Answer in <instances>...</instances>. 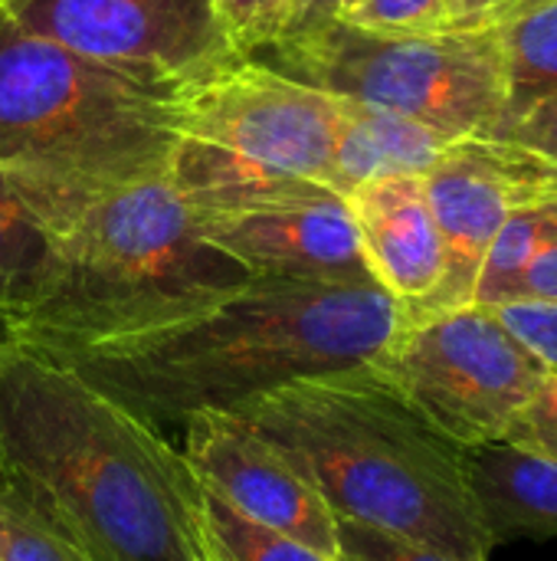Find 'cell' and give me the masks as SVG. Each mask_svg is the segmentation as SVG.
<instances>
[{
  "label": "cell",
  "mask_w": 557,
  "mask_h": 561,
  "mask_svg": "<svg viewBox=\"0 0 557 561\" xmlns=\"http://www.w3.org/2000/svg\"><path fill=\"white\" fill-rule=\"evenodd\" d=\"M0 467L92 561H213L204 490L161 427L13 342L0 358Z\"/></svg>",
  "instance_id": "1"
},
{
  "label": "cell",
  "mask_w": 557,
  "mask_h": 561,
  "mask_svg": "<svg viewBox=\"0 0 557 561\" xmlns=\"http://www.w3.org/2000/svg\"><path fill=\"white\" fill-rule=\"evenodd\" d=\"M401 325L404 306L378 283L253 276L187 319L49 358L148 424L181 427L190 414H230L302 378L374 365Z\"/></svg>",
  "instance_id": "2"
},
{
  "label": "cell",
  "mask_w": 557,
  "mask_h": 561,
  "mask_svg": "<svg viewBox=\"0 0 557 561\" xmlns=\"http://www.w3.org/2000/svg\"><path fill=\"white\" fill-rule=\"evenodd\" d=\"M279 444L335 519L463 561H489L466 450L440 434L374 365L302 378L230 411Z\"/></svg>",
  "instance_id": "3"
},
{
  "label": "cell",
  "mask_w": 557,
  "mask_h": 561,
  "mask_svg": "<svg viewBox=\"0 0 557 561\" xmlns=\"http://www.w3.org/2000/svg\"><path fill=\"white\" fill-rule=\"evenodd\" d=\"M250 279L167 178L72 194L43 296L0 335L46 355L85 348L187 319Z\"/></svg>",
  "instance_id": "4"
},
{
  "label": "cell",
  "mask_w": 557,
  "mask_h": 561,
  "mask_svg": "<svg viewBox=\"0 0 557 561\" xmlns=\"http://www.w3.org/2000/svg\"><path fill=\"white\" fill-rule=\"evenodd\" d=\"M181 95L148 92L0 13V168L102 194L167 178Z\"/></svg>",
  "instance_id": "5"
},
{
  "label": "cell",
  "mask_w": 557,
  "mask_h": 561,
  "mask_svg": "<svg viewBox=\"0 0 557 561\" xmlns=\"http://www.w3.org/2000/svg\"><path fill=\"white\" fill-rule=\"evenodd\" d=\"M338 99L246 56L181 95L171 187L204 217L332 187Z\"/></svg>",
  "instance_id": "6"
},
{
  "label": "cell",
  "mask_w": 557,
  "mask_h": 561,
  "mask_svg": "<svg viewBox=\"0 0 557 561\" xmlns=\"http://www.w3.org/2000/svg\"><path fill=\"white\" fill-rule=\"evenodd\" d=\"M256 59L453 138H486L506 112L499 30L374 36L328 20L276 39Z\"/></svg>",
  "instance_id": "7"
},
{
  "label": "cell",
  "mask_w": 557,
  "mask_h": 561,
  "mask_svg": "<svg viewBox=\"0 0 557 561\" xmlns=\"http://www.w3.org/2000/svg\"><path fill=\"white\" fill-rule=\"evenodd\" d=\"M374 368L463 450L509 440L552 375L489 306L407 316Z\"/></svg>",
  "instance_id": "8"
},
{
  "label": "cell",
  "mask_w": 557,
  "mask_h": 561,
  "mask_svg": "<svg viewBox=\"0 0 557 561\" xmlns=\"http://www.w3.org/2000/svg\"><path fill=\"white\" fill-rule=\"evenodd\" d=\"M3 13L161 95H187L246 59L217 0H10Z\"/></svg>",
  "instance_id": "9"
},
{
  "label": "cell",
  "mask_w": 557,
  "mask_h": 561,
  "mask_svg": "<svg viewBox=\"0 0 557 561\" xmlns=\"http://www.w3.org/2000/svg\"><path fill=\"white\" fill-rule=\"evenodd\" d=\"M423 187L443 240V283L407 316L469 306L483 260L502 224L557 187V164L496 138H460L427 174Z\"/></svg>",
  "instance_id": "10"
},
{
  "label": "cell",
  "mask_w": 557,
  "mask_h": 561,
  "mask_svg": "<svg viewBox=\"0 0 557 561\" xmlns=\"http://www.w3.org/2000/svg\"><path fill=\"white\" fill-rule=\"evenodd\" d=\"M181 427V454L204 493L266 529L338 559L335 513L279 444L227 411L190 414Z\"/></svg>",
  "instance_id": "11"
},
{
  "label": "cell",
  "mask_w": 557,
  "mask_h": 561,
  "mask_svg": "<svg viewBox=\"0 0 557 561\" xmlns=\"http://www.w3.org/2000/svg\"><path fill=\"white\" fill-rule=\"evenodd\" d=\"M200 227L250 276L345 286L374 283L351 204L332 187L204 214Z\"/></svg>",
  "instance_id": "12"
},
{
  "label": "cell",
  "mask_w": 557,
  "mask_h": 561,
  "mask_svg": "<svg viewBox=\"0 0 557 561\" xmlns=\"http://www.w3.org/2000/svg\"><path fill=\"white\" fill-rule=\"evenodd\" d=\"M371 276L404 309L423 306L443 283V240L423 174H394L345 194Z\"/></svg>",
  "instance_id": "13"
},
{
  "label": "cell",
  "mask_w": 557,
  "mask_h": 561,
  "mask_svg": "<svg viewBox=\"0 0 557 561\" xmlns=\"http://www.w3.org/2000/svg\"><path fill=\"white\" fill-rule=\"evenodd\" d=\"M466 477L492 549L557 539V460L496 440L466 450Z\"/></svg>",
  "instance_id": "14"
},
{
  "label": "cell",
  "mask_w": 557,
  "mask_h": 561,
  "mask_svg": "<svg viewBox=\"0 0 557 561\" xmlns=\"http://www.w3.org/2000/svg\"><path fill=\"white\" fill-rule=\"evenodd\" d=\"M72 191H53L0 168V325L20 319L46 289Z\"/></svg>",
  "instance_id": "15"
},
{
  "label": "cell",
  "mask_w": 557,
  "mask_h": 561,
  "mask_svg": "<svg viewBox=\"0 0 557 561\" xmlns=\"http://www.w3.org/2000/svg\"><path fill=\"white\" fill-rule=\"evenodd\" d=\"M456 141L460 138L407 115L374 108L355 99H338L332 151L335 191L351 194L358 184L374 178L427 174Z\"/></svg>",
  "instance_id": "16"
},
{
  "label": "cell",
  "mask_w": 557,
  "mask_h": 561,
  "mask_svg": "<svg viewBox=\"0 0 557 561\" xmlns=\"http://www.w3.org/2000/svg\"><path fill=\"white\" fill-rule=\"evenodd\" d=\"M506 115L557 95V0H542L499 26ZM499 125V122H496Z\"/></svg>",
  "instance_id": "17"
},
{
  "label": "cell",
  "mask_w": 557,
  "mask_h": 561,
  "mask_svg": "<svg viewBox=\"0 0 557 561\" xmlns=\"http://www.w3.org/2000/svg\"><path fill=\"white\" fill-rule=\"evenodd\" d=\"M552 194L545 201L519 207L502 224V230L496 233V240H492V247H489V253L483 260L479 279H476V293H473L476 306H489V309L502 306L509 286L519 279V273L529 266V260L555 237L557 204L552 201Z\"/></svg>",
  "instance_id": "18"
},
{
  "label": "cell",
  "mask_w": 557,
  "mask_h": 561,
  "mask_svg": "<svg viewBox=\"0 0 557 561\" xmlns=\"http://www.w3.org/2000/svg\"><path fill=\"white\" fill-rule=\"evenodd\" d=\"M204 529L213 561H338L233 513L210 493H204Z\"/></svg>",
  "instance_id": "19"
},
{
  "label": "cell",
  "mask_w": 557,
  "mask_h": 561,
  "mask_svg": "<svg viewBox=\"0 0 557 561\" xmlns=\"http://www.w3.org/2000/svg\"><path fill=\"white\" fill-rule=\"evenodd\" d=\"M0 561H92L10 486L0 490Z\"/></svg>",
  "instance_id": "20"
},
{
  "label": "cell",
  "mask_w": 557,
  "mask_h": 561,
  "mask_svg": "<svg viewBox=\"0 0 557 561\" xmlns=\"http://www.w3.org/2000/svg\"><path fill=\"white\" fill-rule=\"evenodd\" d=\"M335 20L374 36H423L456 30L450 0H351Z\"/></svg>",
  "instance_id": "21"
},
{
  "label": "cell",
  "mask_w": 557,
  "mask_h": 561,
  "mask_svg": "<svg viewBox=\"0 0 557 561\" xmlns=\"http://www.w3.org/2000/svg\"><path fill=\"white\" fill-rule=\"evenodd\" d=\"M217 7L240 53L259 56L289 30L295 0H217Z\"/></svg>",
  "instance_id": "22"
},
{
  "label": "cell",
  "mask_w": 557,
  "mask_h": 561,
  "mask_svg": "<svg viewBox=\"0 0 557 561\" xmlns=\"http://www.w3.org/2000/svg\"><path fill=\"white\" fill-rule=\"evenodd\" d=\"M338 561H463L437 549L387 536L381 529L338 519Z\"/></svg>",
  "instance_id": "23"
},
{
  "label": "cell",
  "mask_w": 557,
  "mask_h": 561,
  "mask_svg": "<svg viewBox=\"0 0 557 561\" xmlns=\"http://www.w3.org/2000/svg\"><path fill=\"white\" fill-rule=\"evenodd\" d=\"M486 138L519 145V148L557 164V95L538 99V102L499 118V125Z\"/></svg>",
  "instance_id": "24"
},
{
  "label": "cell",
  "mask_w": 557,
  "mask_h": 561,
  "mask_svg": "<svg viewBox=\"0 0 557 561\" xmlns=\"http://www.w3.org/2000/svg\"><path fill=\"white\" fill-rule=\"evenodd\" d=\"M496 312L557 375V302H506Z\"/></svg>",
  "instance_id": "25"
},
{
  "label": "cell",
  "mask_w": 557,
  "mask_h": 561,
  "mask_svg": "<svg viewBox=\"0 0 557 561\" xmlns=\"http://www.w3.org/2000/svg\"><path fill=\"white\" fill-rule=\"evenodd\" d=\"M512 444L557 460V375L552 371L509 434Z\"/></svg>",
  "instance_id": "26"
},
{
  "label": "cell",
  "mask_w": 557,
  "mask_h": 561,
  "mask_svg": "<svg viewBox=\"0 0 557 561\" xmlns=\"http://www.w3.org/2000/svg\"><path fill=\"white\" fill-rule=\"evenodd\" d=\"M506 302H557V233L529 260L519 279L509 286Z\"/></svg>",
  "instance_id": "27"
},
{
  "label": "cell",
  "mask_w": 557,
  "mask_h": 561,
  "mask_svg": "<svg viewBox=\"0 0 557 561\" xmlns=\"http://www.w3.org/2000/svg\"><path fill=\"white\" fill-rule=\"evenodd\" d=\"M542 0H450L456 30H499Z\"/></svg>",
  "instance_id": "28"
},
{
  "label": "cell",
  "mask_w": 557,
  "mask_h": 561,
  "mask_svg": "<svg viewBox=\"0 0 557 561\" xmlns=\"http://www.w3.org/2000/svg\"><path fill=\"white\" fill-rule=\"evenodd\" d=\"M348 3H351V0H295V7H292V20H289V30H286L282 36L322 26V23L335 20ZM282 36H279V39H282Z\"/></svg>",
  "instance_id": "29"
},
{
  "label": "cell",
  "mask_w": 557,
  "mask_h": 561,
  "mask_svg": "<svg viewBox=\"0 0 557 561\" xmlns=\"http://www.w3.org/2000/svg\"><path fill=\"white\" fill-rule=\"evenodd\" d=\"M3 345H7V342H3V335H0V358H3ZM0 490H7V480H3V467H0Z\"/></svg>",
  "instance_id": "30"
},
{
  "label": "cell",
  "mask_w": 557,
  "mask_h": 561,
  "mask_svg": "<svg viewBox=\"0 0 557 561\" xmlns=\"http://www.w3.org/2000/svg\"><path fill=\"white\" fill-rule=\"evenodd\" d=\"M7 3H10V0H0V13H3V10H7Z\"/></svg>",
  "instance_id": "31"
},
{
  "label": "cell",
  "mask_w": 557,
  "mask_h": 561,
  "mask_svg": "<svg viewBox=\"0 0 557 561\" xmlns=\"http://www.w3.org/2000/svg\"><path fill=\"white\" fill-rule=\"evenodd\" d=\"M552 201H555V204H557V187H555V194H552Z\"/></svg>",
  "instance_id": "32"
}]
</instances>
